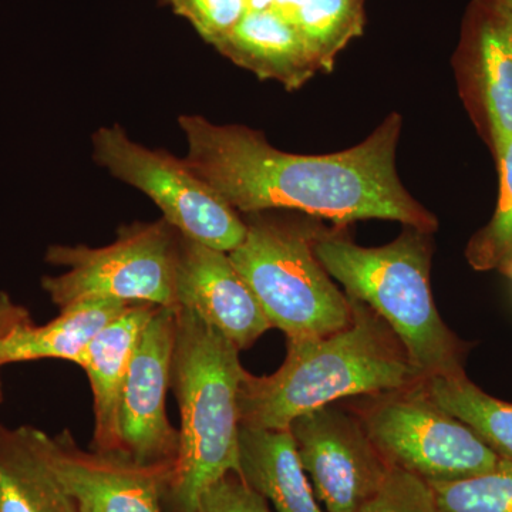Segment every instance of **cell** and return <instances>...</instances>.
I'll list each match as a JSON object with an SVG mask.
<instances>
[{
    "mask_svg": "<svg viewBox=\"0 0 512 512\" xmlns=\"http://www.w3.org/2000/svg\"><path fill=\"white\" fill-rule=\"evenodd\" d=\"M245 9L249 12H264L274 9L276 0H244Z\"/></svg>",
    "mask_w": 512,
    "mask_h": 512,
    "instance_id": "cell-27",
    "label": "cell"
},
{
    "mask_svg": "<svg viewBox=\"0 0 512 512\" xmlns=\"http://www.w3.org/2000/svg\"><path fill=\"white\" fill-rule=\"evenodd\" d=\"M47 463L79 512H165L164 495L174 463L140 464L120 453L77 446L70 431L37 430Z\"/></svg>",
    "mask_w": 512,
    "mask_h": 512,
    "instance_id": "cell-11",
    "label": "cell"
},
{
    "mask_svg": "<svg viewBox=\"0 0 512 512\" xmlns=\"http://www.w3.org/2000/svg\"><path fill=\"white\" fill-rule=\"evenodd\" d=\"M501 272H503V274L507 275L508 278H510L512 281V261L510 262V264L505 265L504 268L501 269Z\"/></svg>",
    "mask_w": 512,
    "mask_h": 512,
    "instance_id": "cell-29",
    "label": "cell"
},
{
    "mask_svg": "<svg viewBox=\"0 0 512 512\" xmlns=\"http://www.w3.org/2000/svg\"><path fill=\"white\" fill-rule=\"evenodd\" d=\"M214 47L259 79L275 80L288 90L299 89L319 70L291 20L274 9L245 13Z\"/></svg>",
    "mask_w": 512,
    "mask_h": 512,
    "instance_id": "cell-14",
    "label": "cell"
},
{
    "mask_svg": "<svg viewBox=\"0 0 512 512\" xmlns=\"http://www.w3.org/2000/svg\"><path fill=\"white\" fill-rule=\"evenodd\" d=\"M131 303L92 299L74 303L45 325L22 323L0 339V367L40 359H60L79 366L94 338Z\"/></svg>",
    "mask_w": 512,
    "mask_h": 512,
    "instance_id": "cell-16",
    "label": "cell"
},
{
    "mask_svg": "<svg viewBox=\"0 0 512 512\" xmlns=\"http://www.w3.org/2000/svg\"><path fill=\"white\" fill-rule=\"evenodd\" d=\"M431 400L467 424L498 457L512 461V404L483 392L466 373L424 380Z\"/></svg>",
    "mask_w": 512,
    "mask_h": 512,
    "instance_id": "cell-19",
    "label": "cell"
},
{
    "mask_svg": "<svg viewBox=\"0 0 512 512\" xmlns=\"http://www.w3.org/2000/svg\"><path fill=\"white\" fill-rule=\"evenodd\" d=\"M0 400H2V382H0Z\"/></svg>",
    "mask_w": 512,
    "mask_h": 512,
    "instance_id": "cell-30",
    "label": "cell"
},
{
    "mask_svg": "<svg viewBox=\"0 0 512 512\" xmlns=\"http://www.w3.org/2000/svg\"><path fill=\"white\" fill-rule=\"evenodd\" d=\"M231 340L194 312L177 309L171 387L180 407V448L165 510L195 512L218 480L238 476L239 384L247 370Z\"/></svg>",
    "mask_w": 512,
    "mask_h": 512,
    "instance_id": "cell-3",
    "label": "cell"
},
{
    "mask_svg": "<svg viewBox=\"0 0 512 512\" xmlns=\"http://www.w3.org/2000/svg\"><path fill=\"white\" fill-rule=\"evenodd\" d=\"M369 397L355 412L390 466L427 483H447L487 473L500 463L467 424L431 400L423 383Z\"/></svg>",
    "mask_w": 512,
    "mask_h": 512,
    "instance_id": "cell-7",
    "label": "cell"
},
{
    "mask_svg": "<svg viewBox=\"0 0 512 512\" xmlns=\"http://www.w3.org/2000/svg\"><path fill=\"white\" fill-rule=\"evenodd\" d=\"M348 298V328L323 338L288 340L285 362L272 375L244 373L238 392L241 426L286 430L296 417L339 400L424 382L389 325L366 303Z\"/></svg>",
    "mask_w": 512,
    "mask_h": 512,
    "instance_id": "cell-2",
    "label": "cell"
},
{
    "mask_svg": "<svg viewBox=\"0 0 512 512\" xmlns=\"http://www.w3.org/2000/svg\"><path fill=\"white\" fill-rule=\"evenodd\" d=\"M158 308L161 306L151 303H131L84 352L79 366L86 372L93 393L92 450L120 453L121 393L138 340Z\"/></svg>",
    "mask_w": 512,
    "mask_h": 512,
    "instance_id": "cell-13",
    "label": "cell"
},
{
    "mask_svg": "<svg viewBox=\"0 0 512 512\" xmlns=\"http://www.w3.org/2000/svg\"><path fill=\"white\" fill-rule=\"evenodd\" d=\"M185 165L241 214L296 210L338 225L402 222L433 234L437 220L403 187L396 171L402 119L392 114L359 146L326 156L276 150L264 134L220 126L198 114L178 119Z\"/></svg>",
    "mask_w": 512,
    "mask_h": 512,
    "instance_id": "cell-1",
    "label": "cell"
},
{
    "mask_svg": "<svg viewBox=\"0 0 512 512\" xmlns=\"http://www.w3.org/2000/svg\"><path fill=\"white\" fill-rule=\"evenodd\" d=\"M0 512H79L47 463L35 427L0 424Z\"/></svg>",
    "mask_w": 512,
    "mask_h": 512,
    "instance_id": "cell-17",
    "label": "cell"
},
{
    "mask_svg": "<svg viewBox=\"0 0 512 512\" xmlns=\"http://www.w3.org/2000/svg\"><path fill=\"white\" fill-rule=\"evenodd\" d=\"M443 512H512V461L478 476L429 483Z\"/></svg>",
    "mask_w": 512,
    "mask_h": 512,
    "instance_id": "cell-22",
    "label": "cell"
},
{
    "mask_svg": "<svg viewBox=\"0 0 512 512\" xmlns=\"http://www.w3.org/2000/svg\"><path fill=\"white\" fill-rule=\"evenodd\" d=\"M178 242L180 232L161 218L121 227L116 241L106 247L53 245L46 262L66 271L45 276L42 288L60 311L92 299L177 309Z\"/></svg>",
    "mask_w": 512,
    "mask_h": 512,
    "instance_id": "cell-6",
    "label": "cell"
},
{
    "mask_svg": "<svg viewBox=\"0 0 512 512\" xmlns=\"http://www.w3.org/2000/svg\"><path fill=\"white\" fill-rule=\"evenodd\" d=\"M430 235L407 227L392 244L363 248L340 234H318L313 252L346 295L389 325L421 379L463 373L466 346L441 319L430 288Z\"/></svg>",
    "mask_w": 512,
    "mask_h": 512,
    "instance_id": "cell-4",
    "label": "cell"
},
{
    "mask_svg": "<svg viewBox=\"0 0 512 512\" xmlns=\"http://www.w3.org/2000/svg\"><path fill=\"white\" fill-rule=\"evenodd\" d=\"M303 468L326 512H359L390 470L355 410L328 404L292 421Z\"/></svg>",
    "mask_w": 512,
    "mask_h": 512,
    "instance_id": "cell-9",
    "label": "cell"
},
{
    "mask_svg": "<svg viewBox=\"0 0 512 512\" xmlns=\"http://www.w3.org/2000/svg\"><path fill=\"white\" fill-rule=\"evenodd\" d=\"M495 2H497L498 5L503 6V8L508 10L512 15V0H495Z\"/></svg>",
    "mask_w": 512,
    "mask_h": 512,
    "instance_id": "cell-28",
    "label": "cell"
},
{
    "mask_svg": "<svg viewBox=\"0 0 512 512\" xmlns=\"http://www.w3.org/2000/svg\"><path fill=\"white\" fill-rule=\"evenodd\" d=\"M316 232L271 221L247 222L232 264L245 279L272 328L288 340L323 338L348 328L352 308L315 252Z\"/></svg>",
    "mask_w": 512,
    "mask_h": 512,
    "instance_id": "cell-5",
    "label": "cell"
},
{
    "mask_svg": "<svg viewBox=\"0 0 512 512\" xmlns=\"http://www.w3.org/2000/svg\"><path fill=\"white\" fill-rule=\"evenodd\" d=\"M92 146L97 165L144 192L184 237L224 252L234 251L244 241L247 222L192 173L183 158L141 146L119 124L100 127L92 136Z\"/></svg>",
    "mask_w": 512,
    "mask_h": 512,
    "instance_id": "cell-8",
    "label": "cell"
},
{
    "mask_svg": "<svg viewBox=\"0 0 512 512\" xmlns=\"http://www.w3.org/2000/svg\"><path fill=\"white\" fill-rule=\"evenodd\" d=\"M195 512H272L268 501L241 477L231 473L212 484Z\"/></svg>",
    "mask_w": 512,
    "mask_h": 512,
    "instance_id": "cell-25",
    "label": "cell"
},
{
    "mask_svg": "<svg viewBox=\"0 0 512 512\" xmlns=\"http://www.w3.org/2000/svg\"><path fill=\"white\" fill-rule=\"evenodd\" d=\"M359 512H443L431 485L399 467H390L377 493Z\"/></svg>",
    "mask_w": 512,
    "mask_h": 512,
    "instance_id": "cell-23",
    "label": "cell"
},
{
    "mask_svg": "<svg viewBox=\"0 0 512 512\" xmlns=\"http://www.w3.org/2000/svg\"><path fill=\"white\" fill-rule=\"evenodd\" d=\"M177 309L158 308L138 340L121 393L120 454L140 464L175 463L180 431L165 399L173 380Z\"/></svg>",
    "mask_w": 512,
    "mask_h": 512,
    "instance_id": "cell-10",
    "label": "cell"
},
{
    "mask_svg": "<svg viewBox=\"0 0 512 512\" xmlns=\"http://www.w3.org/2000/svg\"><path fill=\"white\" fill-rule=\"evenodd\" d=\"M175 298L177 309L194 312L239 350L251 348L272 328L228 252L181 234Z\"/></svg>",
    "mask_w": 512,
    "mask_h": 512,
    "instance_id": "cell-12",
    "label": "cell"
},
{
    "mask_svg": "<svg viewBox=\"0 0 512 512\" xmlns=\"http://www.w3.org/2000/svg\"><path fill=\"white\" fill-rule=\"evenodd\" d=\"M500 165V197L493 220L478 231L466 256L468 264L477 271L503 269L512 261V140L497 153Z\"/></svg>",
    "mask_w": 512,
    "mask_h": 512,
    "instance_id": "cell-21",
    "label": "cell"
},
{
    "mask_svg": "<svg viewBox=\"0 0 512 512\" xmlns=\"http://www.w3.org/2000/svg\"><path fill=\"white\" fill-rule=\"evenodd\" d=\"M238 476L276 512H323L291 430L239 427Z\"/></svg>",
    "mask_w": 512,
    "mask_h": 512,
    "instance_id": "cell-15",
    "label": "cell"
},
{
    "mask_svg": "<svg viewBox=\"0 0 512 512\" xmlns=\"http://www.w3.org/2000/svg\"><path fill=\"white\" fill-rule=\"evenodd\" d=\"M478 89L495 154L512 140V15L484 0L474 29Z\"/></svg>",
    "mask_w": 512,
    "mask_h": 512,
    "instance_id": "cell-18",
    "label": "cell"
},
{
    "mask_svg": "<svg viewBox=\"0 0 512 512\" xmlns=\"http://www.w3.org/2000/svg\"><path fill=\"white\" fill-rule=\"evenodd\" d=\"M365 0H305L288 18L311 50L319 70L330 72L340 50L362 35Z\"/></svg>",
    "mask_w": 512,
    "mask_h": 512,
    "instance_id": "cell-20",
    "label": "cell"
},
{
    "mask_svg": "<svg viewBox=\"0 0 512 512\" xmlns=\"http://www.w3.org/2000/svg\"><path fill=\"white\" fill-rule=\"evenodd\" d=\"M29 320L32 318L25 306L18 305L8 293L0 292V339L5 338L16 326Z\"/></svg>",
    "mask_w": 512,
    "mask_h": 512,
    "instance_id": "cell-26",
    "label": "cell"
},
{
    "mask_svg": "<svg viewBox=\"0 0 512 512\" xmlns=\"http://www.w3.org/2000/svg\"><path fill=\"white\" fill-rule=\"evenodd\" d=\"M167 3L212 46L224 39L247 13L244 0H167Z\"/></svg>",
    "mask_w": 512,
    "mask_h": 512,
    "instance_id": "cell-24",
    "label": "cell"
}]
</instances>
